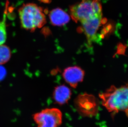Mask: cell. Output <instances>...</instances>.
<instances>
[{"label":"cell","mask_w":128,"mask_h":127,"mask_svg":"<svg viewBox=\"0 0 128 127\" xmlns=\"http://www.w3.org/2000/svg\"><path fill=\"white\" fill-rule=\"evenodd\" d=\"M32 119L37 127H59L63 114L57 108H46L34 114Z\"/></svg>","instance_id":"4"},{"label":"cell","mask_w":128,"mask_h":127,"mask_svg":"<svg viewBox=\"0 0 128 127\" xmlns=\"http://www.w3.org/2000/svg\"><path fill=\"white\" fill-rule=\"evenodd\" d=\"M74 103L77 112L82 116L92 118L98 114L99 102L92 95L87 93L79 95Z\"/></svg>","instance_id":"5"},{"label":"cell","mask_w":128,"mask_h":127,"mask_svg":"<svg viewBox=\"0 0 128 127\" xmlns=\"http://www.w3.org/2000/svg\"><path fill=\"white\" fill-rule=\"evenodd\" d=\"M70 16L75 22H82L102 15L100 0H81L69 8Z\"/></svg>","instance_id":"3"},{"label":"cell","mask_w":128,"mask_h":127,"mask_svg":"<svg viewBox=\"0 0 128 127\" xmlns=\"http://www.w3.org/2000/svg\"><path fill=\"white\" fill-rule=\"evenodd\" d=\"M4 15L2 20L0 21V45L4 44L7 39L6 19L7 11Z\"/></svg>","instance_id":"11"},{"label":"cell","mask_w":128,"mask_h":127,"mask_svg":"<svg viewBox=\"0 0 128 127\" xmlns=\"http://www.w3.org/2000/svg\"><path fill=\"white\" fill-rule=\"evenodd\" d=\"M18 12L21 25L26 30L34 31L46 24L44 11L36 4H23L18 10Z\"/></svg>","instance_id":"2"},{"label":"cell","mask_w":128,"mask_h":127,"mask_svg":"<svg viewBox=\"0 0 128 127\" xmlns=\"http://www.w3.org/2000/svg\"><path fill=\"white\" fill-rule=\"evenodd\" d=\"M49 18L52 24L55 26L64 25L70 20V16L60 8L54 9L50 11Z\"/></svg>","instance_id":"8"},{"label":"cell","mask_w":128,"mask_h":127,"mask_svg":"<svg viewBox=\"0 0 128 127\" xmlns=\"http://www.w3.org/2000/svg\"><path fill=\"white\" fill-rule=\"evenodd\" d=\"M71 96L70 89L64 85L56 87L55 88L53 94L54 100L56 103L59 105H63L68 103Z\"/></svg>","instance_id":"9"},{"label":"cell","mask_w":128,"mask_h":127,"mask_svg":"<svg viewBox=\"0 0 128 127\" xmlns=\"http://www.w3.org/2000/svg\"><path fill=\"white\" fill-rule=\"evenodd\" d=\"M103 21L102 15H101L81 22L82 30L89 42L91 43L95 40L97 32Z\"/></svg>","instance_id":"6"},{"label":"cell","mask_w":128,"mask_h":127,"mask_svg":"<svg viewBox=\"0 0 128 127\" xmlns=\"http://www.w3.org/2000/svg\"><path fill=\"white\" fill-rule=\"evenodd\" d=\"M11 57L10 48L5 45H0V65L6 63Z\"/></svg>","instance_id":"10"},{"label":"cell","mask_w":128,"mask_h":127,"mask_svg":"<svg viewBox=\"0 0 128 127\" xmlns=\"http://www.w3.org/2000/svg\"><path fill=\"white\" fill-rule=\"evenodd\" d=\"M99 96L103 106L109 112L115 114L124 112L128 116V87L112 86Z\"/></svg>","instance_id":"1"},{"label":"cell","mask_w":128,"mask_h":127,"mask_svg":"<svg viewBox=\"0 0 128 127\" xmlns=\"http://www.w3.org/2000/svg\"><path fill=\"white\" fill-rule=\"evenodd\" d=\"M85 72L80 67L71 66L66 68L63 76L66 81L72 88H76L79 83L82 81Z\"/></svg>","instance_id":"7"}]
</instances>
